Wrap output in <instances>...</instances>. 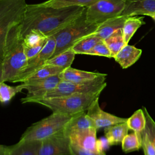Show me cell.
<instances>
[{
    "label": "cell",
    "instance_id": "1",
    "mask_svg": "<svg viewBox=\"0 0 155 155\" xmlns=\"http://www.w3.org/2000/svg\"><path fill=\"white\" fill-rule=\"evenodd\" d=\"M85 8L76 5L54 8L41 4H27L20 23L21 35L24 38L31 30H36L49 37L76 19Z\"/></svg>",
    "mask_w": 155,
    "mask_h": 155
},
{
    "label": "cell",
    "instance_id": "2",
    "mask_svg": "<svg viewBox=\"0 0 155 155\" xmlns=\"http://www.w3.org/2000/svg\"><path fill=\"white\" fill-rule=\"evenodd\" d=\"M20 23L0 37V82H10L27 65Z\"/></svg>",
    "mask_w": 155,
    "mask_h": 155
},
{
    "label": "cell",
    "instance_id": "3",
    "mask_svg": "<svg viewBox=\"0 0 155 155\" xmlns=\"http://www.w3.org/2000/svg\"><path fill=\"white\" fill-rule=\"evenodd\" d=\"M86 8L79 17L53 35L56 47L51 58L71 48L79 39L95 32L99 25L87 21Z\"/></svg>",
    "mask_w": 155,
    "mask_h": 155
},
{
    "label": "cell",
    "instance_id": "4",
    "mask_svg": "<svg viewBox=\"0 0 155 155\" xmlns=\"http://www.w3.org/2000/svg\"><path fill=\"white\" fill-rule=\"evenodd\" d=\"M101 93L71 95L59 97L42 99L33 103L45 106L53 112L74 114L87 111L91 104L99 99Z\"/></svg>",
    "mask_w": 155,
    "mask_h": 155
},
{
    "label": "cell",
    "instance_id": "5",
    "mask_svg": "<svg viewBox=\"0 0 155 155\" xmlns=\"http://www.w3.org/2000/svg\"><path fill=\"white\" fill-rule=\"evenodd\" d=\"M77 114H67L53 112L48 117L29 127L22 134L19 140H42L61 132L64 130L67 123Z\"/></svg>",
    "mask_w": 155,
    "mask_h": 155
},
{
    "label": "cell",
    "instance_id": "6",
    "mask_svg": "<svg viewBox=\"0 0 155 155\" xmlns=\"http://www.w3.org/2000/svg\"><path fill=\"white\" fill-rule=\"evenodd\" d=\"M107 75L105 74L85 82H72L61 81L54 89L48 91L43 99L102 93L107 86L105 82Z\"/></svg>",
    "mask_w": 155,
    "mask_h": 155
},
{
    "label": "cell",
    "instance_id": "7",
    "mask_svg": "<svg viewBox=\"0 0 155 155\" xmlns=\"http://www.w3.org/2000/svg\"><path fill=\"white\" fill-rule=\"evenodd\" d=\"M126 0H99L86 8V19L88 23L99 25L106 21L121 15Z\"/></svg>",
    "mask_w": 155,
    "mask_h": 155
},
{
    "label": "cell",
    "instance_id": "8",
    "mask_svg": "<svg viewBox=\"0 0 155 155\" xmlns=\"http://www.w3.org/2000/svg\"><path fill=\"white\" fill-rule=\"evenodd\" d=\"M27 5L25 0H1L0 37L10 27L21 22Z\"/></svg>",
    "mask_w": 155,
    "mask_h": 155
},
{
    "label": "cell",
    "instance_id": "9",
    "mask_svg": "<svg viewBox=\"0 0 155 155\" xmlns=\"http://www.w3.org/2000/svg\"><path fill=\"white\" fill-rule=\"evenodd\" d=\"M56 47L54 35L49 36L48 40L42 50L34 57L28 59L27 65L10 82H24L31 75L45 65V62L53 55Z\"/></svg>",
    "mask_w": 155,
    "mask_h": 155
},
{
    "label": "cell",
    "instance_id": "10",
    "mask_svg": "<svg viewBox=\"0 0 155 155\" xmlns=\"http://www.w3.org/2000/svg\"><path fill=\"white\" fill-rule=\"evenodd\" d=\"M61 81L59 74L31 83L22 82L24 89L27 90V93L25 97L21 99V102L22 104L33 103L35 101L43 99L45 95L54 89Z\"/></svg>",
    "mask_w": 155,
    "mask_h": 155
},
{
    "label": "cell",
    "instance_id": "11",
    "mask_svg": "<svg viewBox=\"0 0 155 155\" xmlns=\"http://www.w3.org/2000/svg\"><path fill=\"white\" fill-rule=\"evenodd\" d=\"M70 137L63 130L42 140L38 155H71Z\"/></svg>",
    "mask_w": 155,
    "mask_h": 155
},
{
    "label": "cell",
    "instance_id": "12",
    "mask_svg": "<svg viewBox=\"0 0 155 155\" xmlns=\"http://www.w3.org/2000/svg\"><path fill=\"white\" fill-rule=\"evenodd\" d=\"M87 114L92 120L94 127L99 130L110 126L125 122L127 118L120 117L104 111L99 106V99H97L89 107Z\"/></svg>",
    "mask_w": 155,
    "mask_h": 155
},
{
    "label": "cell",
    "instance_id": "13",
    "mask_svg": "<svg viewBox=\"0 0 155 155\" xmlns=\"http://www.w3.org/2000/svg\"><path fill=\"white\" fill-rule=\"evenodd\" d=\"M97 129L89 128L72 131L68 136L71 144L83 149L97 151Z\"/></svg>",
    "mask_w": 155,
    "mask_h": 155
},
{
    "label": "cell",
    "instance_id": "14",
    "mask_svg": "<svg viewBox=\"0 0 155 155\" xmlns=\"http://www.w3.org/2000/svg\"><path fill=\"white\" fill-rule=\"evenodd\" d=\"M49 37L40 31L32 30L24 37V53L27 59L38 54L44 48Z\"/></svg>",
    "mask_w": 155,
    "mask_h": 155
},
{
    "label": "cell",
    "instance_id": "15",
    "mask_svg": "<svg viewBox=\"0 0 155 155\" xmlns=\"http://www.w3.org/2000/svg\"><path fill=\"white\" fill-rule=\"evenodd\" d=\"M153 13H155V0H126L124 9L120 16H148Z\"/></svg>",
    "mask_w": 155,
    "mask_h": 155
},
{
    "label": "cell",
    "instance_id": "16",
    "mask_svg": "<svg viewBox=\"0 0 155 155\" xmlns=\"http://www.w3.org/2000/svg\"><path fill=\"white\" fill-rule=\"evenodd\" d=\"M107 74L98 72L87 71L71 68V67L65 69L59 76L62 81L72 82H85L95 79Z\"/></svg>",
    "mask_w": 155,
    "mask_h": 155
},
{
    "label": "cell",
    "instance_id": "17",
    "mask_svg": "<svg viewBox=\"0 0 155 155\" xmlns=\"http://www.w3.org/2000/svg\"><path fill=\"white\" fill-rule=\"evenodd\" d=\"M142 52L141 49L127 44L114 57V59L123 69H125L138 61Z\"/></svg>",
    "mask_w": 155,
    "mask_h": 155
},
{
    "label": "cell",
    "instance_id": "18",
    "mask_svg": "<svg viewBox=\"0 0 155 155\" xmlns=\"http://www.w3.org/2000/svg\"><path fill=\"white\" fill-rule=\"evenodd\" d=\"M42 140H19L11 146H8L7 155H38Z\"/></svg>",
    "mask_w": 155,
    "mask_h": 155
},
{
    "label": "cell",
    "instance_id": "19",
    "mask_svg": "<svg viewBox=\"0 0 155 155\" xmlns=\"http://www.w3.org/2000/svg\"><path fill=\"white\" fill-rule=\"evenodd\" d=\"M127 18V16H119L110 19L99 24L94 33L101 39L104 40L118 29L122 28Z\"/></svg>",
    "mask_w": 155,
    "mask_h": 155
},
{
    "label": "cell",
    "instance_id": "20",
    "mask_svg": "<svg viewBox=\"0 0 155 155\" xmlns=\"http://www.w3.org/2000/svg\"><path fill=\"white\" fill-rule=\"evenodd\" d=\"M128 130L127 122L113 125L104 128L105 137L110 145H119L128 134Z\"/></svg>",
    "mask_w": 155,
    "mask_h": 155
},
{
    "label": "cell",
    "instance_id": "21",
    "mask_svg": "<svg viewBox=\"0 0 155 155\" xmlns=\"http://www.w3.org/2000/svg\"><path fill=\"white\" fill-rule=\"evenodd\" d=\"M89 128L95 127L92 120L87 115V111H84L76 114L67 123L63 131L68 136L72 131Z\"/></svg>",
    "mask_w": 155,
    "mask_h": 155
},
{
    "label": "cell",
    "instance_id": "22",
    "mask_svg": "<svg viewBox=\"0 0 155 155\" xmlns=\"http://www.w3.org/2000/svg\"><path fill=\"white\" fill-rule=\"evenodd\" d=\"M103 41L94 33L87 35L79 39L72 47L76 54H84L91 50L97 43Z\"/></svg>",
    "mask_w": 155,
    "mask_h": 155
},
{
    "label": "cell",
    "instance_id": "23",
    "mask_svg": "<svg viewBox=\"0 0 155 155\" xmlns=\"http://www.w3.org/2000/svg\"><path fill=\"white\" fill-rule=\"evenodd\" d=\"M65 69L61 67L51 65H44L37 70L35 73L27 78L24 82L31 83L40 80H42L52 76H55L62 73Z\"/></svg>",
    "mask_w": 155,
    "mask_h": 155
},
{
    "label": "cell",
    "instance_id": "24",
    "mask_svg": "<svg viewBox=\"0 0 155 155\" xmlns=\"http://www.w3.org/2000/svg\"><path fill=\"white\" fill-rule=\"evenodd\" d=\"M76 53L72 48L48 59L45 65H51L66 69L71 67Z\"/></svg>",
    "mask_w": 155,
    "mask_h": 155
},
{
    "label": "cell",
    "instance_id": "25",
    "mask_svg": "<svg viewBox=\"0 0 155 155\" xmlns=\"http://www.w3.org/2000/svg\"><path fill=\"white\" fill-rule=\"evenodd\" d=\"M104 42L110 50L112 58H113L119 51L127 45L124 41L122 28L118 29L114 31L113 34L105 39Z\"/></svg>",
    "mask_w": 155,
    "mask_h": 155
},
{
    "label": "cell",
    "instance_id": "26",
    "mask_svg": "<svg viewBox=\"0 0 155 155\" xmlns=\"http://www.w3.org/2000/svg\"><path fill=\"white\" fill-rule=\"evenodd\" d=\"M143 19V17H136V16L127 18L122 28L124 38L126 44H128L137 30L143 24H145Z\"/></svg>",
    "mask_w": 155,
    "mask_h": 155
},
{
    "label": "cell",
    "instance_id": "27",
    "mask_svg": "<svg viewBox=\"0 0 155 155\" xmlns=\"http://www.w3.org/2000/svg\"><path fill=\"white\" fill-rule=\"evenodd\" d=\"M99 0H48L41 3L42 5L54 8H62L68 6H82L88 7Z\"/></svg>",
    "mask_w": 155,
    "mask_h": 155
},
{
    "label": "cell",
    "instance_id": "28",
    "mask_svg": "<svg viewBox=\"0 0 155 155\" xmlns=\"http://www.w3.org/2000/svg\"><path fill=\"white\" fill-rule=\"evenodd\" d=\"M127 124L129 129L134 132L142 133L146 127V117L143 110L138 109L129 118Z\"/></svg>",
    "mask_w": 155,
    "mask_h": 155
},
{
    "label": "cell",
    "instance_id": "29",
    "mask_svg": "<svg viewBox=\"0 0 155 155\" xmlns=\"http://www.w3.org/2000/svg\"><path fill=\"white\" fill-rule=\"evenodd\" d=\"M122 150L125 153L137 151L142 148V133L134 132L128 134L122 142Z\"/></svg>",
    "mask_w": 155,
    "mask_h": 155
},
{
    "label": "cell",
    "instance_id": "30",
    "mask_svg": "<svg viewBox=\"0 0 155 155\" xmlns=\"http://www.w3.org/2000/svg\"><path fill=\"white\" fill-rule=\"evenodd\" d=\"M24 89L22 84L10 86L5 82H0V101L2 104L8 102L17 93Z\"/></svg>",
    "mask_w": 155,
    "mask_h": 155
},
{
    "label": "cell",
    "instance_id": "31",
    "mask_svg": "<svg viewBox=\"0 0 155 155\" xmlns=\"http://www.w3.org/2000/svg\"><path fill=\"white\" fill-rule=\"evenodd\" d=\"M146 117V127L144 131L147 134L150 139L155 148V122L152 119L145 107H143Z\"/></svg>",
    "mask_w": 155,
    "mask_h": 155
},
{
    "label": "cell",
    "instance_id": "32",
    "mask_svg": "<svg viewBox=\"0 0 155 155\" xmlns=\"http://www.w3.org/2000/svg\"><path fill=\"white\" fill-rule=\"evenodd\" d=\"M87 54L112 58L111 53L104 42V40L97 43L91 50L87 53Z\"/></svg>",
    "mask_w": 155,
    "mask_h": 155
},
{
    "label": "cell",
    "instance_id": "33",
    "mask_svg": "<svg viewBox=\"0 0 155 155\" xmlns=\"http://www.w3.org/2000/svg\"><path fill=\"white\" fill-rule=\"evenodd\" d=\"M142 148L144 155H155L154 146L144 130L142 132Z\"/></svg>",
    "mask_w": 155,
    "mask_h": 155
},
{
    "label": "cell",
    "instance_id": "34",
    "mask_svg": "<svg viewBox=\"0 0 155 155\" xmlns=\"http://www.w3.org/2000/svg\"><path fill=\"white\" fill-rule=\"evenodd\" d=\"M71 155H106L104 151H93L83 149L73 144L70 145Z\"/></svg>",
    "mask_w": 155,
    "mask_h": 155
},
{
    "label": "cell",
    "instance_id": "35",
    "mask_svg": "<svg viewBox=\"0 0 155 155\" xmlns=\"http://www.w3.org/2000/svg\"><path fill=\"white\" fill-rule=\"evenodd\" d=\"M148 16L151 17L154 21H155V13H153V14H150L148 15Z\"/></svg>",
    "mask_w": 155,
    "mask_h": 155
}]
</instances>
